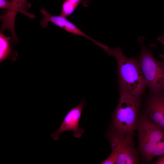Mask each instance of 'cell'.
Wrapping results in <instances>:
<instances>
[{"mask_svg":"<svg viewBox=\"0 0 164 164\" xmlns=\"http://www.w3.org/2000/svg\"><path fill=\"white\" fill-rule=\"evenodd\" d=\"M91 0H82L81 3L84 7H87L88 6Z\"/></svg>","mask_w":164,"mask_h":164,"instance_id":"obj_14","label":"cell"},{"mask_svg":"<svg viewBox=\"0 0 164 164\" xmlns=\"http://www.w3.org/2000/svg\"><path fill=\"white\" fill-rule=\"evenodd\" d=\"M147 116L155 125L164 131V92L151 93L147 103Z\"/></svg>","mask_w":164,"mask_h":164,"instance_id":"obj_8","label":"cell"},{"mask_svg":"<svg viewBox=\"0 0 164 164\" xmlns=\"http://www.w3.org/2000/svg\"><path fill=\"white\" fill-rule=\"evenodd\" d=\"M18 12L24 14L31 18H34L35 15L28 12V9L31 6V4L27 2L26 0H11Z\"/></svg>","mask_w":164,"mask_h":164,"instance_id":"obj_11","label":"cell"},{"mask_svg":"<svg viewBox=\"0 0 164 164\" xmlns=\"http://www.w3.org/2000/svg\"><path fill=\"white\" fill-rule=\"evenodd\" d=\"M139 65L150 93L164 91V61L154 57L151 50L142 43Z\"/></svg>","mask_w":164,"mask_h":164,"instance_id":"obj_4","label":"cell"},{"mask_svg":"<svg viewBox=\"0 0 164 164\" xmlns=\"http://www.w3.org/2000/svg\"><path fill=\"white\" fill-rule=\"evenodd\" d=\"M159 57L163 59L164 60V54H159L158 55Z\"/></svg>","mask_w":164,"mask_h":164,"instance_id":"obj_16","label":"cell"},{"mask_svg":"<svg viewBox=\"0 0 164 164\" xmlns=\"http://www.w3.org/2000/svg\"><path fill=\"white\" fill-rule=\"evenodd\" d=\"M157 39L159 41L164 45V33L162 35L159 36Z\"/></svg>","mask_w":164,"mask_h":164,"instance_id":"obj_15","label":"cell"},{"mask_svg":"<svg viewBox=\"0 0 164 164\" xmlns=\"http://www.w3.org/2000/svg\"><path fill=\"white\" fill-rule=\"evenodd\" d=\"M155 164H164V155H161L156 161L155 162Z\"/></svg>","mask_w":164,"mask_h":164,"instance_id":"obj_13","label":"cell"},{"mask_svg":"<svg viewBox=\"0 0 164 164\" xmlns=\"http://www.w3.org/2000/svg\"><path fill=\"white\" fill-rule=\"evenodd\" d=\"M118 157V154L116 152L112 150L109 156L105 160L101 162V164H116Z\"/></svg>","mask_w":164,"mask_h":164,"instance_id":"obj_12","label":"cell"},{"mask_svg":"<svg viewBox=\"0 0 164 164\" xmlns=\"http://www.w3.org/2000/svg\"><path fill=\"white\" fill-rule=\"evenodd\" d=\"M111 50L110 55L114 56L117 62L119 87L125 89L133 95L141 96L147 85L139 65V57H126L118 46Z\"/></svg>","mask_w":164,"mask_h":164,"instance_id":"obj_1","label":"cell"},{"mask_svg":"<svg viewBox=\"0 0 164 164\" xmlns=\"http://www.w3.org/2000/svg\"><path fill=\"white\" fill-rule=\"evenodd\" d=\"M120 99L113 119L112 130L134 134L140 105V97L119 87Z\"/></svg>","mask_w":164,"mask_h":164,"instance_id":"obj_3","label":"cell"},{"mask_svg":"<svg viewBox=\"0 0 164 164\" xmlns=\"http://www.w3.org/2000/svg\"><path fill=\"white\" fill-rule=\"evenodd\" d=\"M86 104L84 99L79 104L69 111L65 116L63 121L59 129L51 135V137L55 140H57L60 133L64 131H72L74 137L80 138L84 132L83 128L79 126V123L81 115L83 109Z\"/></svg>","mask_w":164,"mask_h":164,"instance_id":"obj_6","label":"cell"},{"mask_svg":"<svg viewBox=\"0 0 164 164\" xmlns=\"http://www.w3.org/2000/svg\"><path fill=\"white\" fill-rule=\"evenodd\" d=\"M11 37L5 36L2 31L0 32V61L9 58L11 55L12 48L10 40Z\"/></svg>","mask_w":164,"mask_h":164,"instance_id":"obj_9","label":"cell"},{"mask_svg":"<svg viewBox=\"0 0 164 164\" xmlns=\"http://www.w3.org/2000/svg\"><path fill=\"white\" fill-rule=\"evenodd\" d=\"M139 149L143 159L150 162L164 155V131L154 124L146 115L137 121Z\"/></svg>","mask_w":164,"mask_h":164,"instance_id":"obj_2","label":"cell"},{"mask_svg":"<svg viewBox=\"0 0 164 164\" xmlns=\"http://www.w3.org/2000/svg\"><path fill=\"white\" fill-rule=\"evenodd\" d=\"M82 0H65L62 6L59 15L67 18L72 14Z\"/></svg>","mask_w":164,"mask_h":164,"instance_id":"obj_10","label":"cell"},{"mask_svg":"<svg viewBox=\"0 0 164 164\" xmlns=\"http://www.w3.org/2000/svg\"><path fill=\"white\" fill-rule=\"evenodd\" d=\"M134 134L112 130L108 134L112 150L118 157L116 164H135L138 162V156L134 147Z\"/></svg>","mask_w":164,"mask_h":164,"instance_id":"obj_5","label":"cell"},{"mask_svg":"<svg viewBox=\"0 0 164 164\" xmlns=\"http://www.w3.org/2000/svg\"><path fill=\"white\" fill-rule=\"evenodd\" d=\"M40 12L44 16L40 23L43 27L47 28L48 22H51L68 32L75 35L84 37L90 39L102 48L107 53L109 51L110 49L107 46L97 42L85 34L66 18L60 15L57 16L52 15L47 12L46 9L44 8L41 9Z\"/></svg>","mask_w":164,"mask_h":164,"instance_id":"obj_7","label":"cell"}]
</instances>
